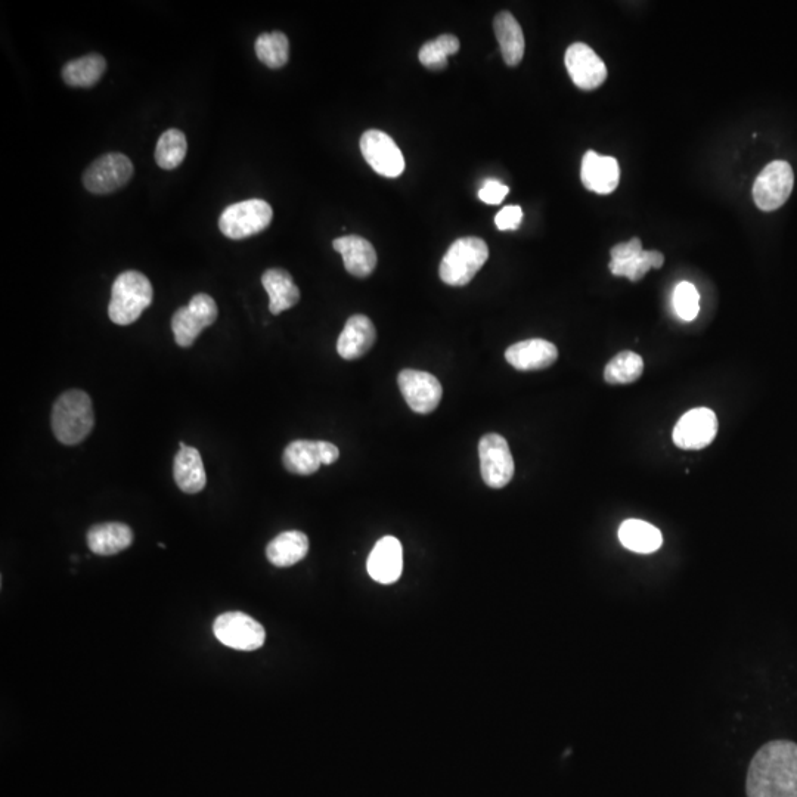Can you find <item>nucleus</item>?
Listing matches in <instances>:
<instances>
[{
	"label": "nucleus",
	"mask_w": 797,
	"mask_h": 797,
	"mask_svg": "<svg viewBox=\"0 0 797 797\" xmlns=\"http://www.w3.org/2000/svg\"><path fill=\"white\" fill-rule=\"evenodd\" d=\"M747 797H797V744L774 740L753 756L747 771Z\"/></svg>",
	"instance_id": "obj_1"
},
{
	"label": "nucleus",
	"mask_w": 797,
	"mask_h": 797,
	"mask_svg": "<svg viewBox=\"0 0 797 797\" xmlns=\"http://www.w3.org/2000/svg\"><path fill=\"white\" fill-rule=\"evenodd\" d=\"M95 424L92 400L82 390L61 395L52 409V430L62 445L74 446L89 436Z\"/></svg>",
	"instance_id": "obj_2"
},
{
	"label": "nucleus",
	"mask_w": 797,
	"mask_h": 797,
	"mask_svg": "<svg viewBox=\"0 0 797 797\" xmlns=\"http://www.w3.org/2000/svg\"><path fill=\"white\" fill-rule=\"evenodd\" d=\"M153 285L141 272L126 271L117 276L111 288L108 316L116 325L133 324L153 303Z\"/></svg>",
	"instance_id": "obj_3"
},
{
	"label": "nucleus",
	"mask_w": 797,
	"mask_h": 797,
	"mask_svg": "<svg viewBox=\"0 0 797 797\" xmlns=\"http://www.w3.org/2000/svg\"><path fill=\"white\" fill-rule=\"evenodd\" d=\"M488 259L489 248L485 241L476 237L460 238L452 243L443 256L439 268L440 279L452 287H464L473 281Z\"/></svg>",
	"instance_id": "obj_4"
},
{
	"label": "nucleus",
	"mask_w": 797,
	"mask_h": 797,
	"mask_svg": "<svg viewBox=\"0 0 797 797\" xmlns=\"http://www.w3.org/2000/svg\"><path fill=\"white\" fill-rule=\"evenodd\" d=\"M272 217L274 212L269 203L254 198L226 207L220 215L219 228L231 240H244L265 231L271 225Z\"/></svg>",
	"instance_id": "obj_5"
},
{
	"label": "nucleus",
	"mask_w": 797,
	"mask_h": 797,
	"mask_svg": "<svg viewBox=\"0 0 797 797\" xmlns=\"http://www.w3.org/2000/svg\"><path fill=\"white\" fill-rule=\"evenodd\" d=\"M793 185L792 166L787 161H772L753 184V200L762 212H774L789 200Z\"/></svg>",
	"instance_id": "obj_6"
},
{
	"label": "nucleus",
	"mask_w": 797,
	"mask_h": 797,
	"mask_svg": "<svg viewBox=\"0 0 797 797\" xmlns=\"http://www.w3.org/2000/svg\"><path fill=\"white\" fill-rule=\"evenodd\" d=\"M217 641L238 651L259 650L266 640V631L253 617L241 612L220 614L213 623Z\"/></svg>",
	"instance_id": "obj_7"
},
{
	"label": "nucleus",
	"mask_w": 797,
	"mask_h": 797,
	"mask_svg": "<svg viewBox=\"0 0 797 797\" xmlns=\"http://www.w3.org/2000/svg\"><path fill=\"white\" fill-rule=\"evenodd\" d=\"M219 310L209 294L200 293L192 297L188 306L176 310L172 318V330L176 343L191 347L204 328L215 324Z\"/></svg>",
	"instance_id": "obj_8"
},
{
	"label": "nucleus",
	"mask_w": 797,
	"mask_h": 797,
	"mask_svg": "<svg viewBox=\"0 0 797 797\" xmlns=\"http://www.w3.org/2000/svg\"><path fill=\"white\" fill-rule=\"evenodd\" d=\"M480 470L483 482L492 489H502L513 480V455L507 440L501 434L489 433L479 442Z\"/></svg>",
	"instance_id": "obj_9"
},
{
	"label": "nucleus",
	"mask_w": 797,
	"mask_h": 797,
	"mask_svg": "<svg viewBox=\"0 0 797 797\" xmlns=\"http://www.w3.org/2000/svg\"><path fill=\"white\" fill-rule=\"evenodd\" d=\"M133 164L120 153L102 155L83 175V185L95 195H107L123 188L132 179Z\"/></svg>",
	"instance_id": "obj_10"
},
{
	"label": "nucleus",
	"mask_w": 797,
	"mask_h": 797,
	"mask_svg": "<svg viewBox=\"0 0 797 797\" xmlns=\"http://www.w3.org/2000/svg\"><path fill=\"white\" fill-rule=\"evenodd\" d=\"M361 151L374 172L384 178H399L405 172V158L396 142L381 130L361 136Z\"/></svg>",
	"instance_id": "obj_11"
},
{
	"label": "nucleus",
	"mask_w": 797,
	"mask_h": 797,
	"mask_svg": "<svg viewBox=\"0 0 797 797\" xmlns=\"http://www.w3.org/2000/svg\"><path fill=\"white\" fill-rule=\"evenodd\" d=\"M398 383L409 408L417 414H430L442 400V384L429 372L403 369Z\"/></svg>",
	"instance_id": "obj_12"
},
{
	"label": "nucleus",
	"mask_w": 797,
	"mask_h": 797,
	"mask_svg": "<svg viewBox=\"0 0 797 797\" xmlns=\"http://www.w3.org/2000/svg\"><path fill=\"white\" fill-rule=\"evenodd\" d=\"M564 64L570 79L582 91H594L607 80L606 64L595 54L594 49L585 43L576 42L569 46L564 55Z\"/></svg>",
	"instance_id": "obj_13"
},
{
	"label": "nucleus",
	"mask_w": 797,
	"mask_h": 797,
	"mask_svg": "<svg viewBox=\"0 0 797 797\" xmlns=\"http://www.w3.org/2000/svg\"><path fill=\"white\" fill-rule=\"evenodd\" d=\"M716 433H718V418L712 409H691L676 423L674 442L678 448L699 451L715 440Z\"/></svg>",
	"instance_id": "obj_14"
},
{
	"label": "nucleus",
	"mask_w": 797,
	"mask_h": 797,
	"mask_svg": "<svg viewBox=\"0 0 797 797\" xmlns=\"http://www.w3.org/2000/svg\"><path fill=\"white\" fill-rule=\"evenodd\" d=\"M558 358L555 344L544 338H530L508 347L505 359L519 371H541L550 368Z\"/></svg>",
	"instance_id": "obj_15"
},
{
	"label": "nucleus",
	"mask_w": 797,
	"mask_h": 797,
	"mask_svg": "<svg viewBox=\"0 0 797 797\" xmlns=\"http://www.w3.org/2000/svg\"><path fill=\"white\" fill-rule=\"evenodd\" d=\"M368 573L375 582L390 585L399 581L403 569L402 545L393 536H384L368 558Z\"/></svg>",
	"instance_id": "obj_16"
},
{
	"label": "nucleus",
	"mask_w": 797,
	"mask_h": 797,
	"mask_svg": "<svg viewBox=\"0 0 797 797\" xmlns=\"http://www.w3.org/2000/svg\"><path fill=\"white\" fill-rule=\"evenodd\" d=\"M582 184L589 191L597 194H612L620 181V167L616 158L588 151L583 155Z\"/></svg>",
	"instance_id": "obj_17"
},
{
	"label": "nucleus",
	"mask_w": 797,
	"mask_h": 797,
	"mask_svg": "<svg viewBox=\"0 0 797 797\" xmlns=\"http://www.w3.org/2000/svg\"><path fill=\"white\" fill-rule=\"evenodd\" d=\"M375 340H377V331L368 316H350L338 337V355L346 361H355L367 355Z\"/></svg>",
	"instance_id": "obj_18"
},
{
	"label": "nucleus",
	"mask_w": 797,
	"mask_h": 797,
	"mask_svg": "<svg viewBox=\"0 0 797 797\" xmlns=\"http://www.w3.org/2000/svg\"><path fill=\"white\" fill-rule=\"evenodd\" d=\"M333 247L343 257L346 271L356 278H368L377 268V253L365 238L347 235L334 240Z\"/></svg>",
	"instance_id": "obj_19"
},
{
	"label": "nucleus",
	"mask_w": 797,
	"mask_h": 797,
	"mask_svg": "<svg viewBox=\"0 0 797 797\" xmlns=\"http://www.w3.org/2000/svg\"><path fill=\"white\" fill-rule=\"evenodd\" d=\"M179 445H181V451L176 454L175 464H173L176 485L182 492L189 493V495L200 493L207 485L203 458L198 449L189 448L184 442Z\"/></svg>",
	"instance_id": "obj_20"
},
{
	"label": "nucleus",
	"mask_w": 797,
	"mask_h": 797,
	"mask_svg": "<svg viewBox=\"0 0 797 797\" xmlns=\"http://www.w3.org/2000/svg\"><path fill=\"white\" fill-rule=\"evenodd\" d=\"M493 29H495L496 39H498L505 64L517 67L523 60L524 48H526L519 21L510 12H499L493 21Z\"/></svg>",
	"instance_id": "obj_21"
},
{
	"label": "nucleus",
	"mask_w": 797,
	"mask_h": 797,
	"mask_svg": "<svg viewBox=\"0 0 797 797\" xmlns=\"http://www.w3.org/2000/svg\"><path fill=\"white\" fill-rule=\"evenodd\" d=\"M262 284L269 296L272 315H279L299 303V287L294 284L293 276L284 269H268L262 276Z\"/></svg>",
	"instance_id": "obj_22"
},
{
	"label": "nucleus",
	"mask_w": 797,
	"mask_h": 797,
	"mask_svg": "<svg viewBox=\"0 0 797 797\" xmlns=\"http://www.w3.org/2000/svg\"><path fill=\"white\" fill-rule=\"evenodd\" d=\"M133 532L127 524L102 523L88 532L89 550L96 555H116L132 545Z\"/></svg>",
	"instance_id": "obj_23"
},
{
	"label": "nucleus",
	"mask_w": 797,
	"mask_h": 797,
	"mask_svg": "<svg viewBox=\"0 0 797 797\" xmlns=\"http://www.w3.org/2000/svg\"><path fill=\"white\" fill-rule=\"evenodd\" d=\"M309 552V539L300 530H287L272 539L266 557L276 567H290L302 561Z\"/></svg>",
	"instance_id": "obj_24"
},
{
	"label": "nucleus",
	"mask_w": 797,
	"mask_h": 797,
	"mask_svg": "<svg viewBox=\"0 0 797 797\" xmlns=\"http://www.w3.org/2000/svg\"><path fill=\"white\" fill-rule=\"evenodd\" d=\"M619 539L623 547L638 554H651L663 545L662 532L643 520L631 519L620 524Z\"/></svg>",
	"instance_id": "obj_25"
},
{
	"label": "nucleus",
	"mask_w": 797,
	"mask_h": 797,
	"mask_svg": "<svg viewBox=\"0 0 797 797\" xmlns=\"http://www.w3.org/2000/svg\"><path fill=\"white\" fill-rule=\"evenodd\" d=\"M107 61L99 54H89L67 62L62 68V79L71 88H92L104 76Z\"/></svg>",
	"instance_id": "obj_26"
},
{
	"label": "nucleus",
	"mask_w": 797,
	"mask_h": 797,
	"mask_svg": "<svg viewBox=\"0 0 797 797\" xmlns=\"http://www.w3.org/2000/svg\"><path fill=\"white\" fill-rule=\"evenodd\" d=\"M282 462L287 471L299 476H310L321 468L319 443L313 440H296L285 448Z\"/></svg>",
	"instance_id": "obj_27"
},
{
	"label": "nucleus",
	"mask_w": 797,
	"mask_h": 797,
	"mask_svg": "<svg viewBox=\"0 0 797 797\" xmlns=\"http://www.w3.org/2000/svg\"><path fill=\"white\" fill-rule=\"evenodd\" d=\"M256 55L266 67L278 68L287 65L290 60V42L281 31L263 33L256 40Z\"/></svg>",
	"instance_id": "obj_28"
},
{
	"label": "nucleus",
	"mask_w": 797,
	"mask_h": 797,
	"mask_svg": "<svg viewBox=\"0 0 797 797\" xmlns=\"http://www.w3.org/2000/svg\"><path fill=\"white\" fill-rule=\"evenodd\" d=\"M644 371V361L637 353L620 352L604 369V380L609 384H631L640 380Z\"/></svg>",
	"instance_id": "obj_29"
},
{
	"label": "nucleus",
	"mask_w": 797,
	"mask_h": 797,
	"mask_svg": "<svg viewBox=\"0 0 797 797\" xmlns=\"http://www.w3.org/2000/svg\"><path fill=\"white\" fill-rule=\"evenodd\" d=\"M186 138L178 129H170L160 136L155 148V161L163 170H173L184 163L186 157Z\"/></svg>",
	"instance_id": "obj_30"
},
{
	"label": "nucleus",
	"mask_w": 797,
	"mask_h": 797,
	"mask_svg": "<svg viewBox=\"0 0 797 797\" xmlns=\"http://www.w3.org/2000/svg\"><path fill=\"white\" fill-rule=\"evenodd\" d=\"M460 51V40L454 34H442L437 39L424 43L418 60L429 70H443L448 65V57Z\"/></svg>",
	"instance_id": "obj_31"
},
{
	"label": "nucleus",
	"mask_w": 797,
	"mask_h": 797,
	"mask_svg": "<svg viewBox=\"0 0 797 797\" xmlns=\"http://www.w3.org/2000/svg\"><path fill=\"white\" fill-rule=\"evenodd\" d=\"M700 296L691 282H681L674 291V307L676 315L684 321H694L700 312Z\"/></svg>",
	"instance_id": "obj_32"
},
{
	"label": "nucleus",
	"mask_w": 797,
	"mask_h": 797,
	"mask_svg": "<svg viewBox=\"0 0 797 797\" xmlns=\"http://www.w3.org/2000/svg\"><path fill=\"white\" fill-rule=\"evenodd\" d=\"M610 272L616 276H626L632 282L641 281L645 274L651 269L650 262H648L647 251H643L640 256L634 259L622 260V262H610Z\"/></svg>",
	"instance_id": "obj_33"
},
{
	"label": "nucleus",
	"mask_w": 797,
	"mask_h": 797,
	"mask_svg": "<svg viewBox=\"0 0 797 797\" xmlns=\"http://www.w3.org/2000/svg\"><path fill=\"white\" fill-rule=\"evenodd\" d=\"M508 192H510V188L507 185L496 181V179H489L480 188L479 198L480 201L489 204V206H498L507 198Z\"/></svg>",
	"instance_id": "obj_34"
},
{
	"label": "nucleus",
	"mask_w": 797,
	"mask_h": 797,
	"mask_svg": "<svg viewBox=\"0 0 797 797\" xmlns=\"http://www.w3.org/2000/svg\"><path fill=\"white\" fill-rule=\"evenodd\" d=\"M523 210L520 206H507L495 217V225L499 231H516L522 225Z\"/></svg>",
	"instance_id": "obj_35"
},
{
	"label": "nucleus",
	"mask_w": 797,
	"mask_h": 797,
	"mask_svg": "<svg viewBox=\"0 0 797 797\" xmlns=\"http://www.w3.org/2000/svg\"><path fill=\"white\" fill-rule=\"evenodd\" d=\"M643 243L640 238H632L628 243H620L610 250V256L614 262H622V260L634 259L643 253Z\"/></svg>",
	"instance_id": "obj_36"
},
{
	"label": "nucleus",
	"mask_w": 797,
	"mask_h": 797,
	"mask_svg": "<svg viewBox=\"0 0 797 797\" xmlns=\"http://www.w3.org/2000/svg\"><path fill=\"white\" fill-rule=\"evenodd\" d=\"M319 454H321L322 465L334 464L340 457V451L336 445L330 442H318Z\"/></svg>",
	"instance_id": "obj_37"
}]
</instances>
